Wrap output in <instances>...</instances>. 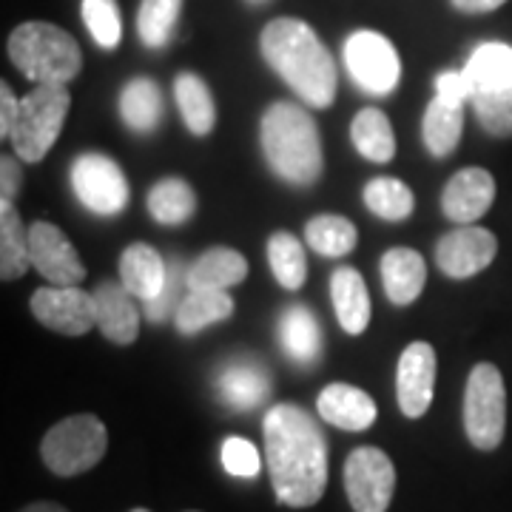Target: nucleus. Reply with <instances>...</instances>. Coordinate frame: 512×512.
<instances>
[{
	"label": "nucleus",
	"mask_w": 512,
	"mask_h": 512,
	"mask_svg": "<svg viewBox=\"0 0 512 512\" xmlns=\"http://www.w3.org/2000/svg\"><path fill=\"white\" fill-rule=\"evenodd\" d=\"M262 436L276 501L293 510L313 507L328 487V441L319 421L299 404H274Z\"/></svg>",
	"instance_id": "1"
},
{
	"label": "nucleus",
	"mask_w": 512,
	"mask_h": 512,
	"mask_svg": "<svg viewBox=\"0 0 512 512\" xmlns=\"http://www.w3.org/2000/svg\"><path fill=\"white\" fill-rule=\"evenodd\" d=\"M259 49L265 63L274 69L296 97H302L313 109H328L336 100V63L316 37L311 26L299 18L271 20L262 37Z\"/></svg>",
	"instance_id": "2"
},
{
	"label": "nucleus",
	"mask_w": 512,
	"mask_h": 512,
	"mask_svg": "<svg viewBox=\"0 0 512 512\" xmlns=\"http://www.w3.org/2000/svg\"><path fill=\"white\" fill-rule=\"evenodd\" d=\"M262 154L276 174L293 185H313L322 177V137L311 114L296 103H274L259 123Z\"/></svg>",
	"instance_id": "3"
},
{
	"label": "nucleus",
	"mask_w": 512,
	"mask_h": 512,
	"mask_svg": "<svg viewBox=\"0 0 512 512\" xmlns=\"http://www.w3.org/2000/svg\"><path fill=\"white\" fill-rule=\"evenodd\" d=\"M9 60L32 83H72L83 69L80 46L66 29L46 20H26L9 35Z\"/></svg>",
	"instance_id": "4"
},
{
	"label": "nucleus",
	"mask_w": 512,
	"mask_h": 512,
	"mask_svg": "<svg viewBox=\"0 0 512 512\" xmlns=\"http://www.w3.org/2000/svg\"><path fill=\"white\" fill-rule=\"evenodd\" d=\"M69 109H72V94L66 83H35L32 92L20 97L18 123L12 128V146L23 163H40L52 151Z\"/></svg>",
	"instance_id": "5"
},
{
	"label": "nucleus",
	"mask_w": 512,
	"mask_h": 512,
	"mask_svg": "<svg viewBox=\"0 0 512 512\" xmlns=\"http://www.w3.org/2000/svg\"><path fill=\"white\" fill-rule=\"evenodd\" d=\"M109 450V430L92 413L57 421L40 441V458L55 476L72 478L97 467Z\"/></svg>",
	"instance_id": "6"
},
{
	"label": "nucleus",
	"mask_w": 512,
	"mask_h": 512,
	"mask_svg": "<svg viewBox=\"0 0 512 512\" xmlns=\"http://www.w3.org/2000/svg\"><path fill=\"white\" fill-rule=\"evenodd\" d=\"M507 430V387L501 370L490 362H478L470 370L464 390V433L476 450L493 453Z\"/></svg>",
	"instance_id": "7"
},
{
	"label": "nucleus",
	"mask_w": 512,
	"mask_h": 512,
	"mask_svg": "<svg viewBox=\"0 0 512 512\" xmlns=\"http://www.w3.org/2000/svg\"><path fill=\"white\" fill-rule=\"evenodd\" d=\"M345 63L353 83L367 94H390L402 80V60L396 46L379 32H353L345 43Z\"/></svg>",
	"instance_id": "8"
},
{
	"label": "nucleus",
	"mask_w": 512,
	"mask_h": 512,
	"mask_svg": "<svg viewBox=\"0 0 512 512\" xmlns=\"http://www.w3.org/2000/svg\"><path fill=\"white\" fill-rule=\"evenodd\" d=\"M72 188L74 197L83 202L97 217H114L126 211L128 180L123 168L106 154H80L72 165Z\"/></svg>",
	"instance_id": "9"
},
{
	"label": "nucleus",
	"mask_w": 512,
	"mask_h": 512,
	"mask_svg": "<svg viewBox=\"0 0 512 512\" xmlns=\"http://www.w3.org/2000/svg\"><path fill=\"white\" fill-rule=\"evenodd\" d=\"M396 490V467L379 447H356L345 461V493L353 512H387Z\"/></svg>",
	"instance_id": "10"
},
{
	"label": "nucleus",
	"mask_w": 512,
	"mask_h": 512,
	"mask_svg": "<svg viewBox=\"0 0 512 512\" xmlns=\"http://www.w3.org/2000/svg\"><path fill=\"white\" fill-rule=\"evenodd\" d=\"M29 308L40 325H46L63 336H86L97 328V305L94 293H86L80 285H46L32 293Z\"/></svg>",
	"instance_id": "11"
},
{
	"label": "nucleus",
	"mask_w": 512,
	"mask_h": 512,
	"mask_svg": "<svg viewBox=\"0 0 512 512\" xmlns=\"http://www.w3.org/2000/svg\"><path fill=\"white\" fill-rule=\"evenodd\" d=\"M498 254V239L493 231L478 225H461L456 231L444 234L436 245V262L441 274L450 279H470L493 265Z\"/></svg>",
	"instance_id": "12"
},
{
	"label": "nucleus",
	"mask_w": 512,
	"mask_h": 512,
	"mask_svg": "<svg viewBox=\"0 0 512 512\" xmlns=\"http://www.w3.org/2000/svg\"><path fill=\"white\" fill-rule=\"evenodd\" d=\"M29 251L35 271L49 279V285H80L86 279V265L80 262V254L52 222L29 225Z\"/></svg>",
	"instance_id": "13"
},
{
	"label": "nucleus",
	"mask_w": 512,
	"mask_h": 512,
	"mask_svg": "<svg viewBox=\"0 0 512 512\" xmlns=\"http://www.w3.org/2000/svg\"><path fill=\"white\" fill-rule=\"evenodd\" d=\"M436 393V350L430 342H410L396 367V396L407 419H421Z\"/></svg>",
	"instance_id": "14"
},
{
	"label": "nucleus",
	"mask_w": 512,
	"mask_h": 512,
	"mask_svg": "<svg viewBox=\"0 0 512 512\" xmlns=\"http://www.w3.org/2000/svg\"><path fill=\"white\" fill-rule=\"evenodd\" d=\"M495 202V177L487 168H464L450 177L441 194L444 217L458 225H473Z\"/></svg>",
	"instance_id": "15"
},
{
	"label": "nucleus",
	"mask_w": 512,
	"mask_h": 512,
	"mask_svg": "<svg viewBox=\"0 0 512 512\" xmlns=\"http://www.w3.org/2000/svg\"><path fill=\"white\" fill-rule=\"evenodd\" d=\"M316 410L328 424L339 427V430H348V433H362L379 416L370 393L345 382L328 384L316 399Z\"/></svg>",
	"instance_id": "16"
},
{
	"label": "nucleus",
	"mask_w": 512,
	"mask_h": 512,
	"mask_svg": "<svg viewBox=\"0 0 512 512\" xmlns=\"http://www.w3.org/2000/svg\"><path fill=\"white\" fill-rule=\"evenodd\" d=\"M92 293L97 305V328L114 345H131L140 336V313L134 308L126 285L103 279Z\"/></svg>",
	"instance_id": "17"
},
{
	"label": "nucleus",
	"mask_w": 512,
	"mask_h": 512,
	"mask_svg": "<svg viewBox=\"0 0 512 512\" xmlns=\"http://www.w3.org/2000/svg\"><path fill=\"white\" fill-rule=\"evenodd\" d=\"M165 279H168V268H165L163 256L146 242L128 245L120 256V282L126 285L131 296L151 302L163 293Z\"/></svg>",
	"instance_id": "18"
},
{
	"label": "nucleus",
	"mask_w": 512,
	"mask_h": 512,
	"mask_svg": "<svg viewBox=\"0 0 512 512\" xmlns=\"http://www.w3.org/2000/svg\"><path fill=\"white\" fill-rule=\"evenodd\" d=\"M382 285L393 305H413L427 285V265L413 248H390L382 256Z\"/></svg>",
	"instance_id": "19"
},
{
	"label": "nucleus",
	"mask_w": 512,
	"mask_h": 512,
	"mask_svg": "<svg viewBox=\"0 0 512 512\" xmlns=\"http://www.w3.org/2000/svg\"><path fill=\"white\" fill-rule=\"evenodd\" d=\"M330 296H333V308L339 316V325L350 336L365 333L370 325V293L362 274L350 265L336 268L330 276Z\"/></svg>",
	"instance_id": "20"
},
{
	"label": "nucleus",
	"mask_w": 512,
	"mask_h": 512,
	"mask_svg": "<svg viewBox=\"0 0 512 512\" xmlns=\"http://www.w3.org/2000/svg\"><path fill=\"white\" fill-rule=\"evenodd\" d=\"M248 276L245 256L234 248H208L197 256V262L188 265L185 285L188 288H205V291H228Z\"/></svg>",
	"instance_id": "21"
},
{
	"label": "nucleus",
	"mask_w": 512,
	"mask_h": 512,
	"mask_svg": "<svg viewBox=\"0 0 512 512\" xmlns=\"http://www.w3.org/2000/svg\"><path fill=\"white\" fill-rule=\"evenodd\" d=\"M217 390L225 404H231L234 410H254L268 399L271 393V379L265 373V367L254 362H231L222 367L217 376Z\"/></svg>",
	"instance_id": "22"
},
{
	"label": "nucleus",
	"mask_w": 512,
	"mask_h": 512,
	"mask_svg": "<svg viewBox=\"0 0 512 512\" xmlns=\"http://www.w3.org/2000/svg\"><path fill=\"white\" fill-rule=\"evenodd\" d=\"M231 313H234V299L228 296V291L188 288L183 302L174 311V325L185 336H194L217 322H225Z\"/></svg>",
	"instance_id": "23"
},
{
	"label": "nucleus",
	"mask_w": 512,
	"mask_h": 512,
	"mask_svg": "<svg viewBox=\"0 0 512 512\" xmlns=\"http://www.w3.org/2000/svg\"><path fill=\"white\" fill-rule=\"evenodd\" d=\"M29 228L20 222L15 200H0V279L12 282L29 271Z\"/></svg>",
	"instance_id": "24"
},
{
	"label": "nucleus",
	"mask_w": 512,
	"mask_h": 512,
	"mask_svg": "<svg viewBox=\"0 0 512 512\" xmlns=\"http://www.w3.org/2000/svg\"><path fill=\"white\" fill-rule=\"evenodd\" d=\"M461 131H464V106L450 103L436 94L421 120V134H424L427 151L433 157H450L461 140Z\"/></svg>",
	"instance_id": "25"
},
{
	"label": "nucleus",
	"mask_w": 512,
	"mask_h": 512,
	"mask_svg": "<svg viewBox=\"0 0 512 512\" xmlns=\"http://www.w3.org/2000/svg\"><path fill=\"white\" fill-rule=\"evenodd\" d=\"M279 339L282 348L299 365H313L322 353V330L313 311L305 305H291L279 319Z\"/></svg>",
	"instance_id": "26"
},
{
	"label": "nucleus",
	"mask_w": 512,
	"mask_h": 512,
	"mask_svg": "<svg viewBox=\"0 0 512 512\" xmlns=\"http://www.w3.org/2000/svg\"><path fill=\"white\" fill-rule=\"evenodd\" d=\"M464 74L476 92L512 89V46H507V43H481L467 60Z\"/></svg>",
	"instance_id": "27"
},
{
	"label": "nucleus",
	"mask_w": 512,
	"mask_h": 512,
	"mask_svg": "<svg viewBox=\"0 0 512 512\" xmlns=\"http://www.w3.org/2000/svg\"><path fill=\"white\" fill-rule=\"evenodd\" d=\"M120 114H123V123L131 131H154L160 126V117H163V94L157 89L154 80L148 77H134L123 86L120 94Z\"/></svg>",
	"instance_id": "28"
},
{
	"label": "nucleus",
	"mask_w": 512,
	"mask_h": 512,
	"mask_svg": "<svg viewBox=\"0 0 512 512\" xmlns=\"http://www.w3.org/2000/svg\"><path fill=\"white\" fill-rule=\"evenodd\" d=\"M350 140L370 163H390L396 154L393 126L382 109H362L350 126Z\"/></svg>",
	"instance_id": "29"
},
{
	"label": "nucleus",
	"mask_w": 512,
	"mask_h": 512,
	"mask_svg": "<svg viewBox=\"0 0 512 512\" xmlns=\"http://www.w3.org/2000/svg\"><path fill=\"white\" fill-rule=\"evenodd\" d=\"M174 97H177V106H180L188 131L197 137L211 134V128L217 123V106H214L208 86L202 83V77L191 72L180 74L174 83Z\"/></svg>",
	"instance_id": "30"
},
{
	"label": "nucleus",
	"mask_w": 512,
	"mask_h": 512,
	"mask_svg": "<svg viewBox=\"0 0 512 512\" xmlns=\"http://www.w3.org/2000/svg\"><path fill=\"white\" fill-rule=\"evenodd\" d=\"M146 202L151 217L163 225H180V222L191 220L197 211V194L180 177H165L160 183H154Z\"/></svg>",
	"instance_id": "31"
},
{
	"label": "nucleus",
	"mask_w": 512,
	"mask_h": 512,
	"mask_svg": "<svg viewBox=\"0 0 512 512\" xmlns=\"http://www.w3.org/2000/svg\"><path fill=\"white\" fill-rule=\"evenodd\" d=\"M268 262L274 271L276 282L285 291H299L308 279V259H305V245L288 231H276L268 239Z\"/></svg>",
	"instance_id": "32"
},
{
	"label": "nucleus",
	"mask_w": 512,
	"mask_h": 512,
	"mask_svg": "<svg viewBox=\"0 0 512 512\" xmlns=\"http://www.w3.org/2000/svg\"><path fill=\"white\" fill-rule=\"evenodd\" d=\"M305 239H308V248H313L316 254L336 259L356 248L359 231L353 222L339 214H319L305 225Z\"/></svg>",
	"instance_id": "33"
},
{
	"label": "nucleus",
	"mask_w": 512,
	"mask_h": 512,
	"mask_svg": "<svg viewBox=\"0 0 512 512\" xmlns=\"http://www.w3.org/2000/svg\"><path fill=\"white\" fill-rule=\"evenodd\" d=\"M365 205L387 222H402L413 214L416 197L407 183L396 177H376L365 185Z\"/></svg>",
	"instance_id": "34"
},
{
	"label": "nucleus",
	"mask_w": 512,
	"mask_h": 512,
	"mask_svg": "<svg viewBox=\"0 0 512 512\" xmlns=\"http://www.w3.org/2000/svg\"><path fill=\"white\" fill-rule=\"evenodd\" d=\"M183 0H143L137 12V32L148 49H163L174 35Z\"/></svg>",
	"instance_id": "35"
},
{
	"label": "nucleus",
	"mask_w": 512,
	"mask_h": 512,
	"mask_svg": "<svg viewBox=\"0 0 512 512\" xmlns=\"http://www.w3.org/2000/svg\"><path fill=\"white\" fill-rule=\"evenodd\" d=\"M473 111L478 117V126L484 128L495 140H510L512 137V89L498 92H476L473 94Z\"/></svg>",
	"instance_id": "36"
},
{
	"label": "nucleus",
	"mask_w": 512,
	"mask_h": 512,
	"mask_svg": "<svg viewBox=\"0 0 512 512\" xmlns=\"http://www.w3.org/2000/svg\"><path fill=\"white\" fill-rule=\"evenodd\" d=\"M83 20H86V29L97 40V46L117 49V43L123 37L117 0H83Z\"/></svg>",
	"instance_id": "37"
},
{
	"label": "nucleus",
	"mask_w": 512,
	"mask_h": 512,
	"mask_svg": "<svg viewBox=\"0 0 512 512\" xmlns=\"http://www.w3.org/2000/svg\"><path fill=\"white\" fill-rule=\"evenodd\" d=\"M222 467L237 478H254L259 476V450L248 439L228 436L222 444Z\"/></svg>",
	"instance_id": "38"
},
{
	"label": "nucleus",
	"mask_w": 512,
	"mask_h": 512,
	"mask_svg": "<svg viewBox=\"0 0 512 512\" xmlns=\"http://www.w3.org/2000/svg\"><path fill=\"white\" fill-rule=\"evenodd\" d=\"M180 271H183V265L177 262V265L168 271V279H165L163 293H160L157 299L146 302V316L151 319V322H165V319L171 316L174 302H177V305L183 302V299H177V279H180ZM174 311H177V308H174Z\"/></svg>",
	"instance_id": "39"
},
{
	"label": "nucleus",
	"mask_w": 512,
	"mask_h": 512,
	"mask_svg": "<svg viewBox=\"0 0 512 512\" xmlns=\"http://www.w3.org/2000/svg\"><path fill=\"white\" fill-rule=\"evenodd\" d=\"M436 94L444 97V100H450V103H458V106H464L467 100H473V83L467 80V74L464 69L461 72H441L436 77Z\"/></svg>",
	"instance_id": "40"
},
{
	"label": "nucleus",
	"mask_w": 512,
	"mask_h": 512,
	"mask_svg": "<svg viewBox=\"0 0 512 512\" xmlns=\"http://www.w3.org/2000/svg\"><path fill=\"white\" fill-rule=\"evenodd\" d=\"M20 97H15L12 86L3 80L0 83V137H12V128L18 123Z\"/></svg>",
	"instance_id": "41"
},
{
	"label": "nucleus",
	"mask_w": 512,
	"mask_h": 512,
	"mask_svg": "<svg viewBox=\"0 0 512 512\" xmlns=\"http://www.w3.org/2000/svg\"><path fill=\"white\" fill-rule=\"evenodd\" d=\"M20 185H23V171H20L18 160L0 157V197L3 200H15Z\"/></svg>",
	"instance_id": "42"
},
{
	"label": "nucleus",
	"mask_w": 512,
	"mask_h": 512,
	"mask_svg": "<svg viewBox=\"0 0 512 512\" xmlns=\"http://www.w3.org/2000/svg\"><path fill=\"white\" fill-rule=\"evenodd\" d=\"M453 9L464 12V15H487V12H495L501 9L507 0H450Z\"/></svg>",
	"instance_id": "43"
},
{
	"label": "nucleus",
	"mask_w": 512,
	"mask_h": 512,
	"mask_svg": "<svg viewBox=\"0 0 512 512\" xmlns=\"http://www.w3.org/2000/svg\"><path fill=\"white\" fill-rule=\"evenodd\" d=\"M18 512H69L66 507H60L55 501H35V504H29V507H23Z\"/></svg>",
	"instance_id": "44"
},
{
	"label": "nucleus",
	"mask_w": 512,
	"mask_h": 512,
	"mask_svg": "<svg viewBox=\"0 0 512 512\" xmlns=\"http://www.w3.org/2000/svg\"><path fill=\"white\" fill-rule=\"evenodd\" d=\"M248 3H254V6H259V3H268V0H248Z\"/></svg>",
	"instance_id": "45"
},
{
	"label": "nucleus",
	"mask_w": 512,
	"mask_h": 512,
	"mask_svg": "<svg viewBox=\"0 0 512 512\" xmlns=\"http://www.w3.org/2000/svg\"><path fill=\"white\" fill-rule=\"evenodd\" d=\"M131 512H148V510H131Z\"/></svg>",
	"instance_id": "46"
}]
</instances>
